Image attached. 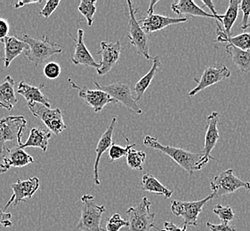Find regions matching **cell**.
I'll return each mask as SVG.
<instances>
[{"label": "cell", "mask_w": 250, "mask_h": 231, "mask_svg": "<svg viewBox=\"0 0 250 231\" xmlns=\"http://www.w3.org/2000/svg\"><path fill=\"white\" fill-rule=\"evenodd\" d=\"M144 144L148 148L161 151L166 155H167L190 175L196 171V164L202 156L201 151L200 153H193L182 148L162 145L159 142L157 138L152 136H145L144 138Z\"/></svg>", "instance_id": "obj_1"}, {"label": "cell", "mask_w": 250, "mask_h": 231, "mask_svg": "<svg viewBox=\"0 0 250 231\" xmlns=\"http://www.w3.org/2000/svg\"><path fill=\"white\" fill-rule=\"evenodd\" d=\"M21 40L29 45V50L24 55L28 60L33 62L36 66L42 64L51 56L62 53V47L58 44L51 42L49 38L46 36H43L41 39H37L28 34H23L21 37Z\"/></svg>", "instance_id": "obj_2"}, {"label": "cell", "mask_w": 250, "mask_h": 231, "mask_svg": "<svg viewBox=\"0 0 250 231\" xmlns=\"http://www.w3.org/2000/svg\"><path fill=\"white\" fill-rule=\"evenodd\" d=\"M83 204L81 216L77 228L81 231H105L101 226L102 217L105 212V206L97 205L95 197L90 194L81 196Z\"/></svg>", "instance_id": "obj_3"}, {"label": "cell", "mask_w": 250, "mask_h": 231, "mask_svg": "<svg viewBox=\"0 0 250 231\" xmlns=\"http://www.w3.org/2000/svg\"><path fill=\"white\" fill-rule=\"evenodd\" d=\"M150 200L145 196L137 206L126 210L128 226L125 231H150L156 228V214L150 212Z\"/></svg>", "instance_id": "obj_4"}, {"label": "cell", "mask_w": 250, "mask_h": 231, "mask_svg": "<svg viewBox=\"0 0 250 231\" xmlns=\"http://www.w3.org/2000/svg\"><path fill=\"white\" fill-rule=\"evenodd\" d=\"M27 126L23 116H8L0 119V153H4L5 142L21 145V137Z\"/></svg>", "instance_id": "obj_5"}, {"label": "cell", "mask_w": 250, "mask_h": 231, "mask_svg": "<svg viewBox=\"0 0 250 231\" xmlns=\"http://www.w3.org/2000/svg\"><path fill=\"white\" fill-rule=\"evenodd\" d=\"M126 4L128 5V38L130 39L131 45H134L137 53L145 57L146 60H152V57H150L149 54V38L145 33L143 29L141 28L138 20L136 19L135 15L139 12L138 9H135L133 7V4L131 1H127Z\"/></svg>", "instance_id": "obj_6"}, {"label": "cell", "mask_w": 250, "mask_h": 231, "mask_svg": "<svg viewBox=\"0 0 250 231\" xmlns=\"http://www.w3.org/2000/svg\"><path fill=\"white\" fill-rule=\"evenodd\" d=\"M250 190V183L242 181L233 174L232 169H228L216 175L210 181V189L214 198H219L221 196L232 194L240 189Z\"/></svg>", "instance_id": "obj_7"}, {"label": "cell", "mask_w": 250, "mask_h": 231, "mask_svg": "<svg viewBox=\"0 0 250 231\" xmlns=\"http://www.w3.org/2000/svg\"><path fill=\"white\" fill-rule=\"evenodd\" d=\"M93 83L98 90L107 93L116 101V103H121L135 114L141 115L143 113V111L137 104L135 97L133 96L129 84L124 82H118L108 86H101L96 81H94Z\"/></svg>", "instance_id": "obj_8"}, {"label": "cell", "mask_w": 250, "mask_h": 231, "mask_svg": "<svg viewBox=\"0 0 250 231\" xmlns=\"http://www.w3.org/2000/svg\"><path fill=\"white\" fill-rule=\"evenodd\" d=\"M220 115L218 112L214 111L207 117V131H206L205 144L202 152V156L196 164V171H200L209 162L215 160L211 156V152L215 149L218 140L220 139L218 126H219Z\"/></svg>", "instance_id": "obj_9"}, {"label": "cell", "mask_w": 250, "mask_h": 231, "mask_svg": "<svg viewBox=\"0 0 250 231\" xmlns=\"http://www.w3.org/2000/svg\"><path fill=\"white\" fill-rule=\"evenodd\" d=\"M214 199L212 194L198 201L187 202L173 200L171 202V212L175 216L181 217L184 224L196 227L198 225V218L203 207L208 201Z\"/></svg>", "instance_id": "obj_10"}, {"label": "cell", "mask_w": 250, "mask_h": 231, "mask_svg": "<svg viewBox=\"0 0 250 231\" xmlns=\"http://www.w3.org/2000/svg\"><path fill=\"white\" fill-rule=\"evenodd\" d=\"M28 106L32 115L40 118L56 135L62 134L67 128L59 108L51 109L40 103H32Z\"/></svg>", "instance_id": "obj_11"}, {"label": "cell", "mask_w": 250, "mask_h": 231, "mask_svg": "<svg viewBox=\"0 0 250 231\" xmlns=\"http://www.w3.org/2000/svg\"><path fill=\"white\" fill-rule=\"evenodd\" d=\"M230 76V70L226 66L220 64L210 66L205 69L200 79L194 78V81L198 83V85L194 89L189 92V96L193 97L200 92L205 90L206 88L229 78Z\"/></svg>", "instance_id": "obj_12"}, {"label": "cell", "mask_w": 250, "mask_h": 231, "mask_svg": "<svg viewBox=\"0 0 250 231\" xmlns=\"http://www.w3.org/2000/svg\"><path fill=\"white\" fill-rule=\"evenodd\" d=\"M11 188L14 191V194L3 208L4 212L6 211L12 205L17 206L21 202L26 201L27 199H31V197L40 188V180L37 177L30 178L26 181H21L18 179L15 183L11 185Z\"/></svg>", "instance_id": "obj_13"}, {"label": "cell", "mask_w": 250, "mask_h": 231, "mask_svg": "<svg viewBox=\"0 0 250 231\" xmlns=\"http://www.w3.org/2000/svg\"><path fill=\"white\" fill-rule=\"evenodd\" d=\"M68 81L73 89L79 92V96L81 99L90 106L95 112L98 113L104 109L109 103H116V101L110 97L107 93L101 90H91L86 87H80L76 85L71 78H68Z\"/></svg>", "instance_id": "obj_14"}, {"label": "cell", "mask_w": 250, "mask_h": 231, "mask_svg": "<svg viewBox=\"0 0 250 231\" xmlns=\"http://www.w3.org/2000/svg\"><path fill=\"white\" fill-rule=\"evenodd\" d=\"M121 53V43L120 40L115 43L107 41L101 42V50L96 55H101L102 59L99 62V68L96 70L98 75H106L116 65Z\"/></svg>", "instance_id": "obj_15"}, {"label": "cell", "mask_w": 250, "mask_h": 231, "mask_svg": "<svg viewBox=\"0 0 250 231\" xmlns=\"http://www.w3.org/2000/svg\"><path fill=\"white\" fill-rule=\"evenodd\" d=\"M187 17H181V18H172L164 15L150 14L147 15L145 18L138 20L141 28L145 31L146 34H151L157 32L159 30H163L168 26L174 24H179L188 21Z\"/></svg>", "instance_id": "obj_16"}, {"label": "cell", "mask_w": 250, "mask_h": 231, "mask_svg": "<svg viewBox=\"0 0 250 231\" xmlns=\"http://www.w3.org/2000/svg\"><path fill=\"white\" fill-rule=\"evenodd\" d=\"M116 122H117V118L113 117L110 121L109 126L106 128L105 132L103 134V135L101 136L100 140L98 141L95 149L96 156H95L93 173H94V182L97 186L101 185L100 180H99V163H100L101 157L107 150L110 149V146L113 144L112 137H113V131L115 129Z\"/></svg>", "instance_id": "obj_17"}, {"label": "cell", "mask_w": 250, "mask_h": 231, "mask_svg": "<svg viewBox=\"0 0 250 231\" xmlns=\"http://www.w3.org/2000/svg\"><path fill=\"white\" fill-rule=\"evenodd\" d=\"M73 40L75 41V51L74 55L71 58V61L75 65H83L89 68H95L98 69L99 68V62L97 63L95 61L93 56L91 55L90 52L87 49L84 43V30H78V38L76 40L74 38H72Z\"/></svg>", "instance_id": "obj_18"}, {"label": "cell", "mask_w": 250, "mask_h": 231, "mask_svg": "<svg viewBox=\"0 0 250 231\" xmlns=\"http://www.w3.org/2000/svg\"><path fill=\"white\" fill-rule=\"evenodd\" d=\"M3 154V165L8 169H10V167H23L34 162L33 157L19 146L13 149L6 148Z\"/></svg>", "instance_id": "obj_19"}, {"label": "cell", "mask_w": 250, "mask_h": 231, "mask_svg": "<svg viewBox=\"0 0 250 231\" xmlns=\"http://www.w3.org/2000/svg\"><path fill=\"white\" fill-rule=\"evenodd\" d=\"M43 86L44 84H42L40 86H33L27 84L24 81H21L18 86L17 92L19 95L24 97L28 105L32 103H40L47 108H50V101L41 92V88Z\"/></svg>", "instance_id": "obj_20"}, {"label": "cell", "mask_w": 250, "mask_h": 231, "mask_svg": "<svg viewBox=\"0 0 250 231\" xmlns=\"http://www.w3.org/2000/svg\"><path fill=\"white\" fill-rule=\"evenodd\" d=\"M3 41V43L5 44V68H8L11 62L15 60L16 57H18L21 54H25L26 52L29 50V45L23 41L17 38L16 37L7 36Z\"/></svg>", "instance_id": "obj_21"}, {"label": "cell", "mask_w": 250, "mask_h": 231, "mask_svg": "<svg viewBox=\"0 0 250 231\" xmlns=\"http://www.w3.org/2000/svg\"><path fill=\"white\" fill-rule=\"evenodd\" d=\"M171 9L176 15H189V16H198V17H207L215 19L214 15H209L203 10L201 7L196 5L195 2L192 0H179L171 5Z\"/></svg>", "instance_id": "obj_22"}, {"label": "cell", "mask_w": 250, "mask_h": 231, "mask_svg": "<svg viewBox=\"0 0 250 231\" xmlns=\"http://www.w3.org/2000/svg\"><path fill=\"white\" fill-rule=\"evenodd\" d=\"M17 103L15 96V80L10 76H6L5 80L0 83V108L12 111Z\"/></svg>", "instance_id": "obj_23"}, {"label": "cell", "mask_w": 250, "mask_h": 231, "mask_svg": "<svg viewBox=\"0 0 250 231\" xmlns=\"http://www.w3.org/2000/svg\"><path fill=\"white\" fill-rule=\"evenodd\" d=\"M50 138V132L34 127L31 128L28 140L24 143H21V145L19 147L22 150H24L25 148H39L43 152H45L47 150L48 141Z\"/></svg>", "instance_id": "obj_24"}, {"label": "cell", "mask_w": 250, "mask_h": 231, "mask_svg": "<svg viewBox=\"0 0 250 231\" xmlns=\"http://www.w3.org/2000/svg\"><path fill=\"white\" fill-rule=\"evenodd\" d=\"M160 68H161V62H160L159 56H156L152 59V66H151L149 72L146 75L144 76L140 80L135 84L134 90H135V95H136V97H135L136 101H139L142 98H144L145 92L150 86L151 81L153 80V78L155 77L157 72H158Z\"/></svg>", "instance_id": "obj_25"}, {"label": "cell", "mask_w": 250, "mask_h": 231, "mask_svg": "<svg viewBox=\"0 0 250 231\" xmlns=\"http://www.w3.org/2000/svg\"><path fill=\"white\" fill-rule=\"evenodd\" d=\"M217 38L216 41L221 43H228L229 45H233L241 50H250V33H242L235 37H228L225 34L223 28H221L219 22H217L216 30Z\"/></svg>", "instance_id": "obj_26"}, {"label": "cell", "mask_w": 250, "mask_h": 231, "mask_svg": "<svg viewBox=\"0 0 250 231\" xmlns=\"http://www.w3.org/2000/svg\"><path fill=\"white\" fill-rule=\"evenodd\" d=\"M226 53L230 56L233 63L243 73L250 71V50H241L233 45H228L225 47Z\"/></svg>", "instance_id": "obj_27"}, {"label": "cell", "mask_w": 250, "mask_h": 231, "mask_svg": "<svg viewBox=\"0 0 250 231\" xmlns=\"http://www.w3.org/2000/svg\"><path fill=\"white\" fill-rule=\"evenodd\" d=\"M141 189L143 191L154 193L157 195H163L167 198H171L173 195V191L164 186L161 182L157 180V178L150 173H146L142 177Z\"/></svg>", "instance_id": "obj_28"}, {"label": "cell", "mask_w": 250, "mask_h": 231, "mask_svg": "<svg viewBox=\"0 0 250 231\" xmlns=\"http://www.w3.org/2000/svg\"><path fill=\"white\" fill-rule=\"evenodd\" d=\"M240 0H230L229 5L225 15H223V19L221 23L223 25V30L225 34L228 37L231 36V29L234 25L236 20L238 18L239 10H240Z\"/></svg>", "instance_id": "obj_29"}, {"label": "cell", "mask_w": 250, "mask_h": 231, "mask_svg": "<svg viewBox=\"0 0 250 231\" xmlns=\"http://www.w3.org/2000/svg\"><path fill=\"white\" fill-rule=\"evenodd\" d=\"M145 160H146V154L144 151H136L132 148L126 154L127 166L133 170L143 171Z\"/></svg>", "instance_id": "obj_30"}, {"label": "cell", "mask_w": 250, "mask_h": 231, "mask_svg": "<svg viewBox=\"0 0 250 231\" xmlns=\"http://www.w3.org/2000/svg\"><path fill=\"white\" fill-rule=\"evenodd\" d=\"M80 14L87 21V25L91 27L94 22V16L96 13V0H81L78 7Z\"/></svg>", "instance_id": "obj_31"}, {"label": "cell", "mask_w": 250, "mask_h": 231, "mask_svg": "<svg viewBox=\"0 0 250 231\" xmlns=\"http://www.w3.org/2000/svg\"><path fill=\"white\" fill-rule=\"evenodd\" d=\"M213 212L220 219L222 223L227 224L234 219V212L230 206H223L217 204L213 209Z\"/></svg>", "instance_id": "obj_32"}, {"label": "cell", "mask_w": 250, "mask_h": 231, "mask_svg": "<svg viewBox=\"0 0 250 231\" xmlns=\"http://www.w3.org/2000/svg\"><path fill=\"white\" fill-rule=\"evenodd\" d=\"M128 226V222L122 219L120 213H114L106 220L105 231H120L122 228Z\"/></svg>", "instance_id": "obj_33"}, {"label": "cell", "mask_w": 250, "mask_h": 231, "mask_svg": "<svg viewBox=\"0 0 250 231\" xmlns=\"http://www.w3.org/2000/svg\"><path fill=\"white\" fill-rule=\"evenodd\" d=\"M135 146V143H133V144L127 143V145L125 147H121V146L113 143L109 149V156H110V161L113 162V161L119 160L120 158L126 156L128 151L132 148H134Z\"/></svg>", "instance_id": "obj_34"}, {"label": "cell", "mask_w": 250, "mask_h": 231, "mask_svg": "<svg viewBox=\"0 0 250 231\" xmlns=\"http://www.w3.org/2000/svg\"><path fill=\"white\" fill-rule=\"evenodd\" d=\"M240 9L243 13V18H242V25L241 30L246 31L250 26V0H242L240 2Z\"/></svg>", "instance_id": "obj_35"}, {"label": "cell", "mask_w": 250, "mask_h": 231, "mask_svg": "<svg viewBox=\"0 0 250 231\" xmlns=\"http://www.w3.org/2000/svg\"><path fill=\"white\" fill-rule=\"evenodd\" d=\"M61 67L58 63L51 61L45 64L44 67V74L49 79H55L61 74Z\"/></svg>", "instance_id": "obj_36"}, {"label": "cell", "mask_w": 250, "mask_h": 231, "mask_svg": "<svg viewBox=\"0 0 250 231\" xmlns=\"http://www.w3.org/2000/svg\"><path fill=\"white\" fill-rule=\"evenodd\" d=\"M60 3V0H48V1H46L45 6L40 12V16H43L45 20L48 19L52 14L57 9V7L59 6Z\"/></svg>", "instance_id": "obj_37"}, {"label": "cell", "mask_w": 250, "mask_h": 231, "mask_svg": "<svg viewBox=\"0 0 250 231\" xmlns=\"http://www.w3.org/2000/svg\"><path fill=\"white\" fill-rule=\"evenodd\" d=\"M207 227L211 231H236V228L232 225H230L229 223L225 224H213L210 222H207Z\"/></svg>", "instance_id": "obj_38"}, {"label": "cell", "mask_w": 250, "mask_h": 231, "mask_svg": "<svg viewBox=\"0 0 250 231\" xmlns=\"http://www.w3.org/2000/svg\"><path fill=\"white\" fill-rule=\"evenodd\" d=\"M11 219H12L11 212H6L3 210H0V225L1 226L5 228L13 226V222L11 221Z\"/></svg>", "instance_id": "obj_39"}, {"label": "cell", "mask_w": 250, "mask_h": 231, "mask_svg": "<svg viewBox=\"0 0 250 231\" xmlns=\"http://www.w3.org/2000/svg\"><path fill=\"white\" fill-rule=\"evenodd\" d=\"M201 2L203 3V7H208L212 12V15H214L216 22H221V20L223 19V15H218V13L215 11L214 3L210 0H208V1L201 0Z\"/></svg>", "instance_id": "obj_40"}, {"label": "cell", "mask_w": 250, "mask_h": 231, "mask_svg": "<svg viewBox=\"0 0 250 231\" xmlns=\"http://www.w3.org/2000/svg\"><path fill=\"white\" fill-rule=\"evenodd\" d=\"M159 231H187V225L184 224L183 227L176 226L173 222L169 221H165L164 222V229L160 230L158 228H156Z\"/></svg>", "instance_id": "obj_41"}, {"label": "cell", "mask_w": 250, "mask_h": 231, "mask_svg": "<svg viewBox=\"0 0 250 231\" xmlns=\"http://www.w3.org/2000/svg\"><path fill=\"white\" fill-rule=\"evenodd\" d=\"M9 33V24L7 20L0 18V39L3 40Z\"/></svg>", "instance_id": "obj_42"}, {"label": "cell", "mask_w": 250, "mask_h": 231, "mask_svg": "<svg viewBox=\"0 0 250 231\" xmlns=\"http://www.w3.org/2000/svg\"><path fill=\"white\" fill-rule=\"evenodd\" d=\"M42 3V0H39V1H18L15 5V9H18L21 7H23L26 5H33V4H40Z\"/></svg>", "instance_id": "obj_43"}, {"label": "cell", "mask_w": 250, "mask_h": 231, "mask_svg": "<svg viewBox=\"0 0 250 231\" xmlns=\"http://www.w3.org/2000/svg\"><path fill=\"white\" fill-rule=\"evenodd\" d=\"M159 3V1H150V5H149V8L147 10V15H150V14H154V6Z\"/></svg>", "instance_id": "obj_44"}, {"label": "cell", "mask_w": 250, "mask_h": 231, "mask_svg": "<svg viewBox=\"0 0 250 231\" xmlns=\"http://www.w3.org/2000/svg\"><path fill=\"white\" fill-rule=\"evenodd\" d=\"M8 170H9V169H8V168H6L3 164H0V174L5 173H6Z\"/></svg>", "instance_id": "obj_45"}, {"label": "cell", "mask_w": 250, "mask_h": 231, "mask_svg": "<svg viewBox=\"0 0 250 231\" xmlns=\"http://www.w3.org/2000/svg\"><path fill=\"white\" fill-rule=\"evenodd\" d=\"M3 42H4V41L1 40V39H0V43H3Z\"/></svg>", "instance_id": "obj_46"}]
</instances>
